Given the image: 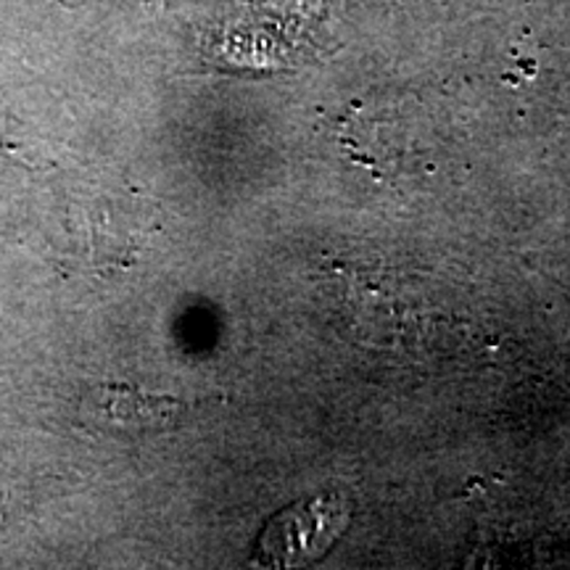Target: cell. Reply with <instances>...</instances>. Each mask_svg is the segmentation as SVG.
I'll return each instance as SVG.
<instances>
[{
    "mask_svg": "<svg viewBox=\"0 0 570 570\" xmlns=\"http://www.w3.org/2000/svg\"><path fill=\"white\" fill-rule=\"evenodd\" d=\"M348 502L341 494L309 497L269 518L259 533L256 560L262 566H306L336 544L348 525Z\"/></svg>",
    "mask_w": 570,
    "mask_h": 570,
    "instance_id": "obj_1",
    "label": "cell"
},
{
    "mask_svg": "<svg viewBox=\"0 0 570 570\" xmlns=\"http://www.w3.org/2000/svg\"><path fill=\"white\" fill-rule=\"evenodd\" d=\"M183 412V404L173 396L142 394L135 389L106 386L98 394V420L114 428H164Z\"/></svg>",
    "mask_w": 570,
    "mask_h": 570,
    "instance_id": "obj_2",
    "label": "cell"
}]
</instances>
